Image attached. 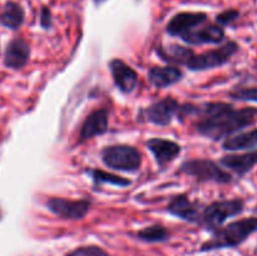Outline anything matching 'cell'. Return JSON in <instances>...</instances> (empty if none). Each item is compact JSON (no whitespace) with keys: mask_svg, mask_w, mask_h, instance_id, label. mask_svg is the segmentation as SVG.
Returning a JSON list of instances; mask_svg holds the SVG:
<instances>
[{"mask_svg":"<svg viewBox=\"0 0 257 256\" xmlns=\"http://www.w3.org/2000/svg\"><path fill=\"white\" fill-rule=\"evenodd\" d=\"M107 0H93V3H94L95 7H99V5H102L103 3H105Z\"/></svg>","mask_w":257,"mask_h":256,"instance_id":"484cf974","label":"cell"},{"mask_svg":"<svg viewBox=\"0 0 257 256\" xmlns=\"http://www.w3.org/2000/svg\"><path fill=\"white\" fill-rule=\"evenodd\" d=\"M183 73L180 68L167 65V67H153L148 70V80L156 88H167L180 82Z\"/></svg>","mask_w":257,"mask_h":256,"instance_id":"e0dca14e","label":"cell"},{"mask_svg":"<svg viewBox=\"0 0 257 256\" xmlns=\"http://www.w3.org/2000/svg\"><path fill=\"white\" fill-rule=\"evenodd\" d=\"M170 231L167 227L162 225H151L147 227L142 228L136 233V237L140 238L145 242L155 243V242H165L170 238Z\"/></svg>","mask_w":257,"mask_h":256,"instance_id":"44dd1931","label":"cell"},{"mask_svg":"<svg viewBox=\"0 0 257 256\" xmlns=\"http://www.w3.org/2000/svg\"><path fill=\"white\" fill-rule=\"evenodd\" d=\"M180 117L195 114L200 119L196 131L203 137L218 142L241 132L257 122V108H236L226 102H208L200 105H181Z\"/></svg>","mask_w":257,"mask_h":256,"instance_id":"6da1fadb","label":"cell"},{"mask_svg":"<svg viewBox=\"0 0 257 256\" xmlns=\"http://www.w3.org/2000/svg\"><path fill=\"white\" fill-rule=\"evenodd\" d=\"M67 256H109L105 250L97 245H88V246H80V247L74 248L67 253Z\"/></svg>","mask_w":257,"mask_h":256,"instance_id":"603a6c76","label":"cell"},{"mask_svg":"<svg viewBox=\"0 0 257 256\" xmlns=\"http://www.w3.org/2000/svg\"><path fill=\"white\" fill-rule=\"evenodd\" d=\"M238 18H240V10L237 9L223 10L222 13L216 15V24L220 25V27L222 28L228 27V25L232 24L233 22H236Z\"/></svg>","mask_w":257,"mask_h":256,"instance_id":"cb8c5ba5","label":"cell"},{"mask_svg":"<svg viewBox=\"0 0 257 256\" xmlns=\"http://www.w3.org/2000/svg\"><path fill=\"white\" fill-rule=\"evenodd\" d=\"M100 157H102L103 163L112 170L136 172L142 166V155L133 146H107L100 152Z\"/></svg>","mask_w":257,"mask_h":256,"instance_id":"5b68a950","label":"cell"},{"mask_svg":"<svg viewBox=\"0 0 257 256\" xmlns=\"http://www.w3.org/2000/svg\"><path fill=\"white\" fill-rule=\"evenodd\" d=\"M225 30L217 24L200 25L192 32L187 33L181 39L188 45H203V44H221L225 40Z\"/></svg>","mask_w":257,"mask_h":256,"instance_id":"4fadbf2b","label":"cell"},{"mask_svg":"<svg viewBox=\"0 0 257 256\" xmlns=\"http://www.w3.org/2000/svg\"><path fill=\"white\" fill-rule=\"evenodd\" d=\"M148 150L155 156L156 162L161 167H165L170 162H172L181 153V146L171 140L165 138H151L146 143Z\"/></svg>","mask_w":257,"mask_h":256,"instance_id":"9a60e30c","label":"cell"},{"mask_svg":"<svg viewBox=\"0 0 257 256\" xmlns=\"http://www.w3.org/2000/svg\"><path fill=\"white\" fill-rule=\"evenodd\" d=\"M238 50H240V45L233 40H228L215 49L207 50V52L201 53V54L193 53L183 65L190 70H193V72L213 69V68L227 64L232 59L233 55L237 54Z\"/></svg>","mask_w":257,"mask_h":256,"instance_id":"277c9868","label":"cell"},{"mask_svg":"<svg viewBox=\"0 0 257 256\" xmlns=\"http://www.w3.org/2000/svg\"><path fill=\"white\" fill-rule=\"evenodd\" d=\"M203 207L198 202H193L186 195H177L170 201L167 211L171 215L187 221L191 223H198L201 221V213Z\"/></svg>","mask_w":257,"mask_h":256,"instance_id":"8fae6325","label":"cell"},{"mask_svg":"<svg viewBox=\"0 0 257 256\" xmlns=\"http://www.w3.org/2000/svg\"><path fill=\"white\" fill-rule=\"evenodd\" d=\"M108 131V109L100 108V109L93 110L87 115L83 122L79 132V142L92 140L95 136L104 135Z\"/></svg>","mask_w":257,"mask_h":256,"instance_id":"5bb4252c","label":"cell"},{"mask_svg":"<svg viewBox=\"0 0 257 256\" xmlns=\"http://www.w3.org/2000/svg\"><path fill=\"white\" fill-rule=\"evenodd\" d=\"M243 211H245V200L241 197L213 201L210 205L203 207L200 225H202L206 230L213 232L217 228L222 227L228 218L236 217Z\"/></svg>","mask_w":257,"mask_h":256,"instance_id":"3957f363","label":"cell"},{"mask_svg":"<svg viewBox=\"0 0 257 256\" xmlns=\"http://www.w3.org/2000/svg\"><path fill=\"white\" fill-rule=\"evenodd\" d=\"M222 148L230 152L236 151H251L257 148V127L252 130L238 132L226 138L222 143Z\"/></svg>","mask_w":257,"mask_h":256,"instance_id":"ac0fdd59","label":"cell"},{"mask_svg":"<svg viewBox=\"0 0 257 256\" xmlns=\"http://www.w3.org/2000/svg\"><path fill=\"white\" fill-rule=\"evenodd\" d=\"M228 97L231 99L240 100V102L257 103V85H248V87H235Z\"/></svg>","mask_w":257,"mask_h":256,"instance_id":"7402d4cb","label":"cell"},{"mask_svg":"<svg viewBox=\"0 0 257 256\" xmlns=\"http://www.w3.org/2000/svg\"><path fill=\"white\" fill-rule=\"evenodd\" d=\"M207 22L208 15L203 12H181L171 18L166 32L172 37L181 38Z\"/></svg>","mask_w":257,"mask_h":256,"instance_id":"9c48e42d","label":"cell"},{"mask_svg":"<svg viewBox=\"0 0 257 256\" xmlns=\"http://www.w3.org/2000/svg\"><path fill=\"white\" fill-rule=\"evenodd\" d=\"M40 19V27L43 28V29H50L53 25V14H52V10H50L49 7H47V5H43L42 8H40V14H39Z\"/></svg>","mask_w":257,"mask_h":256,"instance_id":"d4e9b609","label":"cell"},{"mask_svg":"<svg viewBox=\"0 0 257 256\" xmlns=\"http://www.w3.org/2000/svg\"><path fill=\"white\" fill-rule=\"evenodd\" d=\"M30 58V47L23 38H15L4 53V64L10 69H22L27 65Z\"/></svg>","mask_w":257,"mask_h":256,"instance_id":"2e32d148","label":"cell"},{"mask_svg":"<svg viewBox=\"0 0 257 256\" xmlns=\"http://www.w3.org/2000/svg\"><path fill=\"white\" fill-rule=\"evenodd\" d=\"M85 172L90 176L94 185H110L117 186V187H125V186L131 185V181L120 176L113 175L110 172H105V171L99 170V168H88Z\"/></svg>","mask_w":257,"mask_h":256,"instance_id":"ffe728a7","label":"cell"},{"mask_svg":"<svg viewBox=\"0 0 257 256\" xmlns=\"http://www.w3.org/2000/svg\"><path fill=\"white\" fill-rule=\"evenodd\" d=\"M180 107L181 105L175 98L166 97L148 105L143 114H145L146 120L151 124L165 127V125L171 124L176 114L178 115Z\"/></svg>","mask_w":257,"mask_h":256,"instance_id":"ba28073f","label":"cell"},{"mask_svg":"<svg viewBox=\"0 0 257 256\" xmlns=\"http://www.w3.org/2000/svg\"><path fill=\"white\" fill-rule=\"evenodd\" d=\"M253 233H257V216L232 221L228 225L213 231L211 238L202 243L200 252L238 247Z\"/></svg>","mask_w":257,"mask_h":256,"instance_id":"7a4b0ae2","label":"cell"},{"mask_svg":"<svg viewBox=\"0 0 257 256\" xmlns=\"http://www.w3.org/2000/svg\"><path fill=\"white\" fill-rule=\"evenodd\" d=\"M180 172L195 177L198 182H215L227 185L232 182V176L223 170L215 161L207 158H196L186 161L180 167Z\"/></svg>","mask_w":257,"mask_h":256,"instance_id":"8992f818","label":"cell"},{"mask_svg":"<svg viewBox=\"0 0 257 256\" xmlns=\"http://www.w3.org/2000/svg\"><path fill=\"white\" fill-rule=\"evenodd\" d=\"M25 20V12L17 2H8L0 13V24L8 29L17 30Z\"/></svg>","mask_w":257,"mask_h":256,"instance_id":"d6986e66","label":"cell"},{"mask_svg":"<svg viewBox=\"0 0 257 256\" xmlns=\"http://www.w3.org/2000/svg\"><path fill=\"white\" fill-rule=\"evenodd\" d=\"M109 70L115 87L124 94H130L136 89L138 83V74L131 65L120 59H112L109 62Z\"/></svg>","mask_w":257,"mask_h":256,"instance_id":"7c38bea8","label":"cell"},{"mask_svg":"<svg viewBox=\"0 0 257 256\" xmlns=\"http://www.w3.org/2000/svg\"><path fill=\"white\" fill-rule=\"evenodd\" d=\"M89 200H67L63 197H50L47 207L58 217L67 220H82L90 210Z\"/></svg>","mask_w":257,"mask_h":256,"instance_id":"52a82bcc","label":"cell"},{"mask_svg":"<svg viewBox=\"0 0 257 256\" xmlns=\"http://www.w3.org/2000/svg\"><path fill=\"white\" fill-rule=\"evenodd\" d=\"M220 165L242 178L257 166V148L243 153H231L220 158Z\"/></svg>","mask_w":257,"mask_h":256,"instance_id":"30bf717a","label":"cell"}]
</instances>
